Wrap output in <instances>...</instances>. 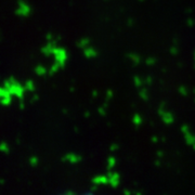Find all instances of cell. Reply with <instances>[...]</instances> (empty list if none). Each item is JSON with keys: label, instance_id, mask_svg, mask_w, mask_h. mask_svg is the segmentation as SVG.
Instances as JSON below:
<instances>
[{"label": "cell", "instance_id": "obj_30", "mask_svg": "<svg viewBox=\"0 0 195 195\" xmlns=\"http://www.w3.org/2000/svg\"><path fill=\"white\" fill-rule=\"evenodd\" d=\"M186 25H188V27H193V26L195 25V20L188 19V20H186Z\"/></svg>", "mask_w": 195, "mask_h": 195}, {"label": "cell", "instance_id": "obj_23", "mask_svg": "<svg viewBox=\"0 0 195 195\" xmlns=\"http://www.w3.org/2000/svg\"><path fill=\"white\" fill-rule=\"evenodd\" d=\"M188 88L186 86H184V84H181V86L178 88V93L179 94H181L182 97H186V95L188 94Z\"/></svg>", "mask_w": 195, "mask_h": 195}, {"label": "cell", "instance_id": "obj_11", "mask_svg": "<svg viewBox=\"0 0 195 195\" xmlns=\"http://www.w3.org/2000/svg\"><path fill=\"white\" fill-rule=\"evenodd\" d=\"M91 183L93 185H97V186H104V185H108V178L107 175H97L94 177H92L91 179Z\"/></svg>", "mask_w": 195, "mask_h": 195}, {"label": "cell", "instance_id": "obj_22", "mask_svg": "<svg viewBox=\"0 0 195 195\" xmlns=\"http://www.w3.org/2000/svg\"><path fill=\"white\" fill-rule=\"evenodd\" d=\"M11 151V147L10 145H9L8 142H6V141H2V142H0V152L3 154H9Z\"/></svg>", "mask_w": 195, "mask_h": 195}, {"label": "cell", "instance_id": "obj_4", "mask_svg": "<svg viewBox=\"0 0 195 195\" xmlns=\"http://www.w3.org/2000/svg\"><path fill=\"white\" fill-rule=\"evenodd\" d=\"M14 13L19 17H28L32 15V8L26 0H17Z\"/></svg>", "mask_w": 195, "mask_h": 195}, {"label": "cell", "instance_id": "obj_1", "mask_svg": "<svg viewBox=\"0 0 195 195\" xmlns=\"http://www.w3.org/2000/svg\"><path fill=\"white\" fill-rule=\"evenodd\" d=\"M4 87L9 90V92L16 98L20 102L25 101V89H24V84H22L20 80H17L14 76H10V77L6 78L2 82Z\"/></svg>", "mask_w": 195, "mask_h": 195}, {"label": "cell", "instance_id": "obj_29", "mask_svg": "<svg viewBox=\"0 0 195 195\" xmlns=\"http://www.w3.org/2000/svg\"><path fill=\"white\" fill-rule=\"evenodd\" d=\"M119 149V145L117 143H112L110 145V152H117V150Z\"/></svg>", "mask_w": 195, "mask_h": 195}, {"label": "cell", "instance_id": "obj_19", "mask_svg": "<svg viewBox=\"0 0 195 195\" xmlns=\"http://www.w3.org/2000/svg\"><path fill=\"white\" fill-rule=\"evenodd\" d=\"M132 81H133V84L136 87V88L140 89L141 87L144 86V78L141 77V76L139 75H136L133 78H132Z\"/></svg>", "mask_w": 195, "mask_h": 195}, {"label": "cell", "instance_id": "obj_5", "mask_svg": "<svg viewBox=\"0 0 195 195\" xmlns=\"http://www.w3.org/2000/svg\"><path fill=\"white\" fill-rule=\"evenodd\" d=\"M180 131H181L182 136H183L186 145L195 151V133L192 131L190 126L186 125V124H183L181 126V128H180Z\"/></svg>", "mask_w": 195, "mask_h": 195}, {"label": "cell", "instance_id": "obj_6", "mask_svg": "<svg viewBox=\"0 0 195 195\" xmlns=\"http://www.w3.org/2000/svg\"><path fill=\"white\" fill-rule=\"evenodd\" d=\"M13 101V95L9 92V90L2 84L0 86V105L10 106Z\"/></svg>", "mask_w": 195, "mask_h": 195}, {"label": "cell", "instance_id": "obj_12", "mask_svg": "<svg viewBox=\"0 0 195 195\" xmlns=\"http://www.w3.org/2000/svg\"><path fill=\"white\" fill-rule=\"evenodd\" d=\"M34 73L39 77H45L49 74V67H47L45 64H37L34 67Z\"/></svg>", "mask_w": 195, "mask_h": 195}, {"label": "cell", "instance_id": "obj_9", "mask_svg": "<svg viewBox=\"0 0 195 195\" xmlns=\"http://www.w3.org/2000/svg\"><path fill=\"white\" fill-rule=\"evenodd\" d=\"M58 45V42H54V41H46V43L40 48V53L45 56H51L52 52H53L54 48Z\"/></svg>", "mask_w": 195, "mask_h": 195}, {"label": "cell", "instance_id": "obj_16", "mask_svg": "<svg viewBox=\"0 0 195 195\" xmlns=\"http://www.w3.org/2000/svg\"><path fill=\"white\" fill-rule=\"evenodd\" d=\"M91 45V40L90 38H88V37H82V38L78 39V41L76 42V46H77V48H79V49H84L86 47H88V46Z\"/></svg>", "mask_w": 195, "mask_h": 195}, {"label": "cell", "instance_id": "obj_20", "mask_svg": "<svg viewBox=\"0 0 195 195\" xmlns=\"http://www.w3.org/2000/svg\"><path fill=\"white\" fill-rule=\"evenodd\" d=\"M139 97H140V99L143 100V101H149L150 93H149V91H147V89L141 87L140 90H139Z\"/></svg>", "mask_w": 195, "mask_h": 195}, {"label": "cell", "instance_id": "obj_39", "mask_svg": "<svg viewBox=\"0 0 195 195\" xmlns=\"http://www.w3.org/2000/svg\"><path fill=\"white\" fill-rule=\"evenodd\" d=\"M89 115H90V113L87 112V113H86V117H89Z\"/></svg>", "mask_w": 195, "mask_h": 195}, {"label": "cell", "instance_id": "obj_28", "mask_svg": "<svg viewBox=\"0 0 195 195\" xmlns=\"http://www.w3.org/2000/svg\"><path fill=\"white\" fill-rule=\"evenodd\" d=\"M153 84V77H152V76H146V77H144V84L150 86V84Z\"/></svg>", "mask_w": 195, "mask_h": 195}, {"label": "cell", "instance_id": "obj_14", "mask_svg": "<svg viewBox=\"0 0 195 195\" xmlns=\"http://www.w3.org/2000/svg\"><path fill=\"white\" fill-rule=\"evenodd\" d=\"M24 89H25L26 92H30L34 93L36 91V84H35L34 80L32 79H27L25 82H24Z\"/></svg>", "mask_w": 195, "mask_h": 195}, {"label": "cell", "instance_id": "obj_35", "mask_svg": "<svg viewBox=\"0 0 195 195\" xmlns=\"http://www.w3.org/2000/svg\"><path fill=\"white\" fill-rule=\"evenodd\" d=\"M98 94H99V92H98V90H93L92 91V97L93 98H97Z\"/></svg>", "mask_w": 195, "mask_h": 195}, {"label": "cell", "instance_id": "obj_18", "mask_svg": "<svg viewBox=\"0 0 195 195\" xmlns=\"http://www.w3.org/2000/svg\"><path fill=\"white\" fill-rule=\"evenodd\" d=\"M61 66L58 64H56V63H52L51 65L49 66V74L48 75H50V76H53V75H55V74H58V72L61 71Z\"/></svg>", "mask_w": 195, "mask_h": 195}, {"label": "cell", "instance_id": "obj_41", "mask_svg": "<svg viewBox=\"0 0 195 195\" xmlns=\"http://www.w3.org/2000/svg\"><path fill=\"white\" fill-rule=\"evenodd\" d=\"M140 1H142V0H140Z\"/></svg>", "mask_w": 195, "mask_h": 195}, {"label": "cell", "instance_id": "obj_17", "mask_svg": "<svg viewBox=\"0 0 195 195\" xmlns=\"http://www.w3.org/2000/svg\"><path fill=\"white\" fill-rule=\"evenodd\" d=\"M131 121H132V124H133L134 127L139 128L140 126H142V124H143V121H144V120H143L142 115L134 114L133 116H132V118H131Z\"/></svg>", "mask_w": 195, "mask_h": 195}, {"label": "cell", "instance_id": "obj_32", "mask_svg": "<svg viewBox=\"0 0 195 195\" xmlns=\"http://www.w3.org/2000/svg\"><path fill=\"white\" fill-rule=\"evenodd\" d=\"M151 141H152V143H158V141H159V138H158L157 136H153L151 138Z\"/></svg>", "mask_w": 195, "mask_h": 195}, {"label": "cell", "instance_id": "obj_15", "mask_svg": "<svg viewBox=\"0 0 195 195\" xmlns=\"http://www.w3.org/2000/svg\"><path fill=\"white\" fill-rule=\"evenodd\" d=\"M117 166V158L115 156L110 155L106 158V169L107 170H113Z\"/></svg>", "mask_w": 195, "mask_h": 195}, {"label": "cell", "instance_id": "obj_40", "mask_svg": "<svg viewBox=\"0 0 195 195\" xmlns=\"http://www.w3.org/2000/svg\"><path fill=\"white\" fill-rule=\"evenodd\" d=\"M0 40H1V34H0Z\"/></svg>", "mask_w": 195, "mask_h": 195}, {"label": "cell", "instance_id": "obj_38", "mask_svg": "<svg viewBox=\"0 0 195 195\" xmlns=\"http://www.w3.org/2000/svg\"><path fill=\"white\" fill-rule=\"evenodd\" d=\"M193 58H194V68H195V50L193 52Z\"/></svg>", "mask_w": 195, "mask_h": 195}, {"label": "cell", "instance_id": "obj_37", "mask_svg": "<svg viewBox=\"0 0 195 195\" xmlns=\"http://www.w3.org/2000/svg\"><path fill=\"white\" fill-rule=\"evenodd\" d=\"M128 22H129V23H128V25H132V24L134 23L133 20H132V19H129V21H128Z\"/></svg>", "mask_w": 195, "mask_h": 195}, {"label": "cell", "instance_id": "obj_13", "mask_svg": "<svg viewBox=\"0 0 195 195\" xmlns=\"http://www.w3.org/2000/svg\"><path fill=\"white\" fill-rule=\"evenodd\" d=\"M127 58L130 61V62H131L132 65H134V66H136V65L141 64V62H142V58H141L140 54L134 53V52L128 53L127 54Z\"/></svg>", "mask_w": 195, "mask_h": 195}, {"label": "cell", "instance_id": "obj_2", "mask_svg": "<svg viewBox=\"0 0 195 195\" xmlns=\"http://www.w3.org/2000/svg\"><path fill=\"white\" fill-rule=\"evenodd\" d=\"M51 56L53 58V62L60 65L62 69L66 66V63L68 61V51L66 50V48L58 45L54 48Z\"/></svg>", "mask_w": 195, "mask_h": 195}, {"label": "cell", "instance_id": "obj_34", "mask_svg": "<svg viewBox=\"0 0 195 195\" xmlns=\"http://www.w3.org/2000/svg\"><path fill=\"white\" fill-rule=\"evenodd\" d=\"M38 99H39V95H38V94H35L34 97L32 98V102H36Z\"/></svg>", "mask_w": 195, "mask_h": 195}, {"label": "cell", "instance_id": "obj_24", "mask_svg": "<svg viewBox=\"0 0 195 195\" xmlns=\"http://www.w3.org/2000/svg\"><path fill=\"white\" fill-rule=\"evenodd\" d=\"M107 110H108V106H107V103L105 102L103 105H101L98 108V112H99V114L101 115V116H105V115L107 114Z\"/></svg>", "mask_w": 195, "mask_h": 195}, {"label": "cell", "instance_id": "obj_31", "mask_svg": "<svg viewBox=\"0 0 195 195\" xmlns=\"http://www.w3.org/2000/svg\"><path fill=\"white\" fill-rule=\"evenodd\" d=\"M63 194H64V195H74V194H76V191L67 190V191H64V192H63Z\"/></svg>", "mask_w": 195, "mask_h": 195}, {"label": "cell", "instance_id": "obj_26", "mask_svg": "<svg viewBox=\"0 0 195 195\" xmlns=\"http://www.w3.org/2000/svg\"><path fill=\"white\" fill-rule=\"evenodd\" d=\"M169 53H170L172 56L178 55V53H179V47H178L177 45H172L170 48H169Z\"/></svg>", "mask_w": 195, "mask_h": 195}, {"label": "cell", "instance_id": "obj_3", "mask_svg": "<svg viewBox=\"0 0 195 195\" xmlns=\"http://www.w3.org/2000/svg\"><path fill=\"white\" fill-rule=\"evenodd\" d=\"M157 114L159 116L160 120L162 121V124H165L166 126H170L175 123L176 117L169 110H167V107L165 106V104H160L157 108Z\"/></svg>", "mask_w": 195, "mask_h": 195}, {"label": "cell", "instance_id": "obj_27", "mask_svg": "<svg viewBox=\"0 0 195 195\" xmlns=\"http://www.w3.org/2000/svg\"><path fill=\"white\" fill-rule=\"evenodd\" d=\"M113 97H114V92H113V90H110V89L106 90V93H105V102L106 103L110 102V100L113 99Z\"/></svg>", "mask_w": 195, "mask_h": 195}, {"label": "cell", "instance_id": "obj_7", "mask_svg": "<svg viewBox=\"0 0 195 195\" xmlns=\"http://www.w3.org/2000/svg\"><path fill=\"white\" fill-rule=\"evenodd\" d=\"M62 162L71 165H76L82 162V156L76 152H68L62 156Z\"/></svg>", "mask_w": 195, "mask_h": 195}, {"label": "cell", "instance_id": "obj_36", "mask_svg": "<svg viewBox=\"0 0 195 195\" xmlns=\"http://www.w3.org/2000/svg\"><path fill=\"white\" fill-rule=\"evenodd\" d=\"M157 156H164V153H162V151H158L157 152Z\"/></svg>", "mask_w": 195, "mask_h": 195}, {"label": "cell", "instance_id": "obj_42", "mask_svg": "<svg viewBox=\"0 0 195 195\" xmlns=\"http://www.w3.org/2000/svg\"><path fill=\"white\" fill-rule=\"evenodd\" d=\"M105 1H107V0H105Z\"/></svg>", "mask_w": 195, "mask_h": 195}, {"label": "cell", "instance_id": "obj_25", "mask_svg": "<svg viewBox=\"0 0 195 195\" xmlns=\"http://www.w3.org/2000/svg\"><path fill=\"white\" fill-rule=\"evenodd\" d=\"M144 62L147 66H154V65L156 64V62H157V60H156L155 56H147L144 60Z\"/></svg>", "mask_w": 195, "mask_h": 195}, {"label": "cell", "instance_id": "obj_10", "mask_svg": "<svg viewBox=\"0 0 195 195\" xmlns=\"http://www.w3.org/2000/svg\"><path fill=\"white\" fill-rule=\"evenodd\" d=\"M82 54L88 60H93V58H97L99 56V51H98L97 48L90 45L84 48V49H82Z\"/></svg>", "mask_w": 195, "mask_h": 195}, {"label": "cell", "instance_id": "obj_8", "mask_svg": "<svg viewBox=\"0 0 195 195\" xmlns=\"http://www.w3.org/2000/svg\"><path fill=\"white\" fill-rule=\"evenodd\" d=\"M107 178H108V185L113 188H117L120 185V175L117 171L114 170H107Z\"/></svg>", "mask_w": 195, "mask_h": 195}, {"label": "cell", "instance_id": "obj_43", "mask_svg": "<svg viewBox=\"0 0 195 195\" xmlns=\"http://www.w3.org/2000/svg\"><path fill=\"white\" fill-rule=\"evenodd\" d=\"M194 93H195V91H194Z\"/></svg>", "mask_w": 195, "mask_h": 195}, {"label": "cell", "instance_id": "obj_33", "mask_svg": "<svg viewBox=\"0 0 195 195\" xmlns=\"http://www.w3.org/2000/svg\"><path fill=\"white\" fill-rule=\"evenodd\" d=\"M123 193H124V194H126V195H131V194H133V191H130V190L125 188V190L123 191Z\"/></svg>", "mask_w": 195, "mask_h": 195}, {"label": "cell", "instance_id": "obj_21", "mask_svg": "<svg viewBox=\"0 0 195 195\" xmlns=\"http://www.w3.org/2000/svg\"><path fill=\"white\" fill-rule=\"evenodd\" d=\"M28 164L30 165V167H37V166H39V164H40V159H39V157L38 156H36V155H32V156H30L29 158H28Z\"/></svg>", "mask_w": 195, "mask_h": 195}]
</instances>
